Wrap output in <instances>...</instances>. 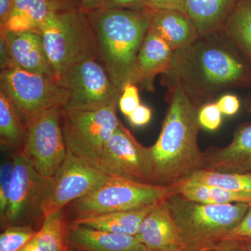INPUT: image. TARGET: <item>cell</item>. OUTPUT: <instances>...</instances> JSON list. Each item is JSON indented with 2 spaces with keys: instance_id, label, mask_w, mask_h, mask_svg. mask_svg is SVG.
<instances>
[{
  "instance_id": "1f68e13d",
  "label": "cell",
  "mask_w": 251,
  "mask_h": 251,
  "mask_svg": "<svg viewBox=\"0 0 251 251\" xmlns=\"http://www.w3.org/2000/svg\"><path fill=\"white\" fill-rule=\"evenodd\" d=\"M102 9L145 11L148 9V0H103Z\"/></svg>"
},
{
  "instance_id": "7c38bea8",
  "label": "cell",
  "mask_w": 251,
  "mask_h": 251,
  "mask_svg": "<svg viewBox=\"0 0 251 251\" xmlns=\"http://www.w3.org/2000/svg\"><path fill=\"white\" fill-rule=\"evenodd\" d=\"M100 168L111 176L154 184L151 147L143 146L122 122L104 148Z\"/></svg>"
},
{
  "instance_id": "8992f818",
  "label": "cell",
  "mask_w": 251,
  "mask_h": 251,
  "mask_svg": "<svg viewBox=\"0 0 251 251\" xmlns=\"http://www.w3.org/2000/svg\"><path fill=\"white\" fill-rule=\"evenodd\" d=\"M175 186L143 184L110 176L84 197L71 203L75 219L156 205L176 195Z\"/></svg>"
},
{
  "instance_id": "4fadbf2b",
  "label": "cell",
  "mask_w": 251,
  "mask_h": 251,
  "mask_svg": "<svg viewBox=\"0 0 251 251\" xmlns=\"http://www.w3.org/2000/svg\"><path fill=\"white\" fill-rule=\"evenodd\" d=\"M14 168L11 179L7 209L1 219V228L26 225V220L40 213L43 198L51 179H47L34 170L21 151L13 154Z\"/></svg>"
},
{
  "instance_id": "ffe728a7",
  "label": "cell",
  "mask_w": 251,
  "mask_h": 251,
  "mask_svg": "<svg viewBox=\"0 0 251 251\" xmlns=\"http://www.w3.org/2000/svg\"><path fill=\"white\" fill-rule=\"evenodd\" d=\"M57 0H14L7 21L0 33L31 31L39 33L41 26L51 13L65 9Z\"/></svg>"
},
{
  "instance_id": "83f0119b",
  "label": "cell",
  "mask_w": 251,
  "mask_h": 251,
  "mask_svg": "<svg viewBox=\"0 0 251 251\" xmlns=\"http://www.w3.org/2000/svg\"><path fill=\"white\" fill-rule=\"evenodd\" d=\"M38 230L31 225L6 227L0 235V251H19L35 237Z\"/></svg>"
},
{
  "instance_id": "5b68a950",
  "label": "cell",
  "mask_w": 251,
  "mask_h": 251,
  "mask_svg": "<svg viewBox=\"0 0 251 251\" xmlns=\"http://www.w3.org/2000/svg\"><path fill=\"white\" fill-rule=\"evenodd\" d=\"M46 54L56 80L67 69L89 57H99L93 27L80 7L54 11L41 26Z\"/></svg>"
},
{
  "instance_id": "4316f807",
  "label": "cell",
  "mask_w": 251,
  "mask_h": 251,
  "mask_svg": "<svg viewBox=\"0 0 251 251\" xmlns=\"http://www.w3.org/2000/svg\"><path fill=\"white\" fill-rule=\"evenodd\" d=\"M184 182L216 186L233 192L251 195V173H222L202 169L193 173Z\"/></svg>"
},
{
  "instance_id": "277c9868",
  "label": "cell",
  "mask_w": 251,
  "mask_h": 251,
  "mask_svg": "<svg viewBox=\"0 0 251 251\" xmlns=\"http://www.w3.org/2000/svg\"><path fill=\"white\" fill-rule=\"evenodd\" d=\"M186 251H206L227 239L250 204H206L176 194L167 199Z\"/></svg>"
},
{
  "instance_id": "60d3db41",
  "label": "cell",
  "mask_w": 251,
  "mask_h": 251,
  "mask_svg": "<svg viewBox=\"0 0 251 251\" xmlns=\"http://www.w3.org/2000/svg\"><path fill=\"white\" fill-rule=\"evenodd\" d=\"M65 7H80V0H57Z\"/></svg>"
},
{
  "instance_id": "2e32d148",
  "label": "cell",
  "mask_w": 251,
  "mask_h": 251,
  "mask_svg": "<svg viewBox=\"0 0 251 251\" xmlns=\"http://www.w3.org/2000/svg\"><path fill=\"white\" fill-rule=\"evenodd\" d=\"M204 169L222 173H251V124L234 132L232 141L224 148L211 147L204 151Z\"/></svg>"
},
{
  "instance_id": "9c48e42d",
  "label": "cell",
  "mask_w": 251,
  "mask_h": 251,
  "mask_svg": "<svg viewBox=\"0 0 251 251\" xmlns=\"http://www.w3.org/2000/svg\"><path fill=\"white\" fill-rule=\"evenodd\" d=\"M62 108L50 109L29 120L22 152L34 170L47 179L58 173L67 156L62 122Z\"/></svg>"
},
{
  "instance_id": "52a82bcc",
  "label": "cell",
  "mask_w": 251,
  "mask_h": 251,
  "mask_svg": "<svg viewBox=\"0 0 251 251\" xmlns=\"http://www.w3.org/2000/svg\"><path fill=\"white\" fill-rule=\"evenodd\" d=\"M117 105L62 109L63 133L68 150L99 169L104 148L121 122L117 118Z\"/></svg>"
},
{
  "instance_id": "f6af8a7d",
  "label": "cell",
  "mask_w": 251,
  "mask_h": 251,
  "mask_svg": "<svg viewBox=\"0 0 251 251\" xmlns=\"http://www.w3.org/2000/svg\"><path fill=\"white\" fill-rule=\"evenodd\" d=\"M250 251H251V248H250Z\"/></svg>"
},
{
  "instance_id": "44dd1931",
  "label": "cell",
  "mask_w": 251,
  "mask_h": 251,
  "mask_svg": "<svg viewBox=\"0 0 251 251\" xmlns=\"http://www.w3.org/2000/svg\"><path fill=\"white\" fill-rule=\"evenodd\" d=\"M239 0H186V14L200 36L220 31Z\"/></svg>"
},
{
  "instance_id": "d4e9b609",
  "label": "cell",
  "mask_w": 251,
  "mask_h": 251,
  "mask_svg": "<svg viewBox=\"0 0 251 251\" xmlns=\"http://www.w3.org/2000/svg\"><path fill=\"white\" fill-rule=\"evenodd\" d=\"M176 194L189 201L206 204H251V195L233 192L208 185L181 183L174 186Z\"/></svg>"
},
{
  "instance_id": "ac0fdd59",
  "label": "cell",
  "mask_w": 251,
  "mask_h": 251,
  "mask_svg": "<svg viewBox=\"0 0 251 251\" xmlns=\"http://www.w3.org/2000/svg\"><path fill=\"white\" fill-rule=\"evenodd\" d=\"M175 50L160 38L148 30L137 59L134 84L142 90L154 92V80L171 67Z\"/></svg>"
},
{
  "instance_id": "6da1fadb",
  "label": "cell",
  "mask_w": 251,
  "mask_h": 251,
  "mask_svg": "<svg viewBox=\"0 0 251 251\" xmlns=\"http://www.w3.org/2000/svg\"><path fill=\"white\" fill-rule=\"evenodd\" d=\"M162 79L166 86L179 84L200 108L225 92L251 86V62L220 30L175 51Z\"/></svg>"
},
{
  "instance_id": "f546056e",
  "label": "cell",
  "mask_w": 251,
  "mask_h": 251,
  "mask_svg": "<svg viewBox=\"0 0 251 251\" xmlns=\"http://www.w3.org/2000/svg\"><path fill=\"white\" fill-rule=\"evenodd\" d=\"M198 121L202 128L208 130H216L222 124V112L216 102L203 105L198 111Z\"/></svg>"
},
{
  "instance_id": "ab89813d",
  "label": "cell",
  "mask_w": 251,
  "mask_h": 251,
  "mask_svg": "<svg viewBox=\"0 0 251 251\" xmlns=\"http://www.w3.org/2000/svg\"><path fill=\"white\" fill-rule=\"evenodd\" d=\"M103 4V0H80V8L87 14L102 9Z\"/></svg>"
},
{
  "instance_id": "836d02e7",
  "label": "cell",
  "mask_w": 251,
  "mask_h": 251,
  "mask_svg": "<svg viewBox=\"0 0 251 251\" xmlns=\"http://www.w3.org/2000/svg\"><path fill=\"white\" fill-rule=\"evenodd\" d=\"M251 239V204L242 221L230 232L227 239Z\"/></svg>"
},
{
  "instance_id": "7a4b0ae2",
  "label": "cell",
  "mask_w": 251,
  "mask_h": 251,
  "mask_svg": "<svg viewBox=\"0 0 251 251\" xmlns=\"http://www.w3.org/2000/svg\"><path fill=\"white\" fill-rule=\"evenodd\" d=\"M168 108L156 143L151 146L155 185L174 186L204 168L198 145L201 126L198 108L177 83L166 85Z\"/></svg>"
},
{
  "instance_id": "b9f144b4",
  "label": "cell",
  "mask_w": 251,
  "mask_h": 251,
  "mask_svg": "<svg viewBox=\"0 0 251 251\" xmlns=\"http://www.w3.org/2000/svg\"><path fill=\"white\" fill-rule=\"evenodd\" d=\"M244 106H245L248 113L251 115V92L246 97L245 100H244Z\"/></svg>"
},
{
  "instance_id": "d6a6232c",
  "label": "cell",
  "mask_w": 251,
  "mask_h": 251,
  "mask_svg": "<svg viewBox=\"0 0 251 251\" xmlns=\"http://www.w3.org/2000/svg\"><path fill=\"white\" fill-rule=\"evenodd\" d=\"M216 103L222 114L227 116L237 114L241 106L240 100L233 94H225L220 97Z\"/></svg>"
},
{
  "instance_id": "30bf717a",
  "label": "cell",
  "mask_w": 251,
  "mask_h": 251,
  "mask_svg": "<svg viewBox=\"0 0 251 251\" xmlns=\"http://www.w3.org/2000/svg\"><path fill=\"white\" fill-rule=\"evenodd\" d=\"M57 82L67 91V101L63 109L94 108L119 103L122 94L97 57L74 64Z\"/></svg>"
},
{
  "instance_id": "3957f363",
  "label": "cell",
  "mask_w": 251,
  "mask_h": 251,
  "mask_svg": "<svg viewBox=\"0 0 251 251\" xmlns=\"http://www.w3.org/2000/svg\"><path fill=\"white\" fill-rule=\"evenodd\" d=\"M87 14L99 60L112 82L121 91L127 84H134L137 59L150 28L148 9H100Z\"/></svg>"
},
{
  "instance_id": "cb8c5ba5",
  "label": "cell",
  "mask_w": 251,
  "mask_h": 251,
  "mask_svg": "<svg viewBox=\"0 0 251 251\" xmlns=\"http://www.w3.org/2000/svg\"><path fill=\"white\" fill-rule=\"evenodd\" d=\"M221 31L251 62V0H239Z\"/></svg>"
},
{
  "instance_id": "7402d4cb",
  "label": "cell",
  "mask_w": 251,
  "mask_h": 251,
  "mask_svg": "<svg viewBox=\"0 0 251 251\" xmlns=\"http://www.w3.org/2000/svg\"><path fill=\"white\" fill-rule=\"evenodd\" d=\"M156 205L77 218L72 223L107 232L135 236L143 220Z\"/></svg>"
},
{
  "instance_id": "9a60e30c",
  "label": "cell",
  "mask_w": 251,
  "mask_h": 251,
  "mask_svg": "<svg viewBox=\"0 0 251 251\" xmlns=\"http://www.w3.org/2000/svg\"><path fill=\"white\" fill-rule=\"evenodd\" d=\"M0 36L6 42L11 67L56 80L41 34L31 31H9L0 33Z\"/></svg>"
},
{
  "instance_id": "8fae6325",
  "label": "cell",
  "mask_w": 251,
  "mask_h": 251,
  "mask_svg": "<svg viewBox=\"0 0 251 251\" xmlns=\"http://www.w3.org/2000/svg\"><path fill=\"white\" fill-rule=\"evenodd\" d=\"M110 176L68 150L65 161L52 178L41 201L40 212L43 221L92 192Z\"/></svg>"
},
{
  "instance_id": "7bdbcfd3",
  "label": "cell",
  "mask_w": 251,
  "mask_h": 251,
  "mask_svg": "<svg viewBox=\"0 0 251 251\" xmlns=\"http://www.w3.org/2000/svg\"><path fill=\"white\" fill-rule=\"evenodd\" d=\"M19 251H34L31 241L29 244H27L25 247H23V249H21Z\"/></svg>"
},
{
  "instance_id": "d590c367",
  "label": "cell",
  "mask_w": 251,
  "mask_h": 251,
  "mask_svg": "<svg viewBox=\"0 0 251 251\" xmlns=\"http://www.w3.org/2000/svg\"><path fill=\"white\" fill-rule=\"evenodd\" d=\"M134 126H143L148 125L151 118V110L145 105H140L128 117Z\"/></svg>"
},
{
  "instance_id": "d6986e66",
  "label": "cell",
  "mask_w": 251,
  "mask_h": 251,
  "mask_svg": "<svg viewBox=\"0 0 251 251\" xmlns=\"http://www.w3.org/2000/svg\"><path fill=\"white\" fill-rule=\"evenodd\" d=\"M149 30L166 41L175 51L188 47L199 38L197 29L189 17L174 10L148 9Z\"/></svg>"
},
{
  "instance_id": "f35d334b",
  "label": "cell",
  "mask_w": 251,
  "mask_h": 251,
  "mask_svg": "<svg viewBox=\"0 0 251 251\" xmlns=\"http://www.w3.org/2000/svg\"><path fill=\"white\" fill-rule=\"evenodd\" d=\"M0 68L1 71L11 67L9 53L4 38L0 36Z\"/></svg>"
},
{
  "instance_id": "484cf974",
  "label": "cell",
  "mask_w": 251,
  "mask_h": 251,
  "mask_svg": "<svg viewBox=\"0 0 251 251\" xmlns=\"http://www.w3.org/2000/svg\"><path fill=\"white\" fill-rule=\"evenodd\" d=\"M67 226L63 209L44 219L31 240L34 251H67Z\"/></svg>"
},
{
  "instance_id": "5bb4252c",
  "label": "cell",
  "mask_w": 251,
  "mask_h": 251,
  "mask_svg": "<svg viewBox=\"0 0 251 251\" xmlns=\"http://www.w3.org/2000/svg\"><path fill=\"white\" fill-rule=\"evenodd\" d=\"M135 237L148 250L186 251L167 200L158 203L149 213Z\"/></svg>"
},
{
  "instance_id": "f1b7e54d",
  "label": "cell",
  "mask_w": 251,
  "mask_h": 251,
  "mask_svg": "<svg viewBox=\"0 0 251 251\" xmlns=\"http://www.w3.org/2000/svg\"><path fill=\"white\" fill-rule=\"evenodd\" d=\"M14 168V157L1 163L0 167V219L4 217L7 209L11 179Z\"/></svg>"
},
{
  "instance_id": "8d00e7d4",
  "label": "cell",
  "mask_w": 251,
  "mask_h": 251,
  "mask_svg": "<svg viewBox=\"0 0 251 251\" xmlns=\"http://www.w3.org/2000/svg\"><path fill=\"white\" fill-rule=\"evenodd\" d=\"M206 251H244L238 239H226L221 241L215 247Z\"/></svg>"
},
{
  "instance_id": "74e56055",
  "label": "cell",
  "mask_w": 251,
  "mask_h": 251,
  "mask_svg": "<svg viewBox=\"0 0 251 251\" xmlns=\"http://www.w3.org/2000/svg\"><path fill=\"white\" fill-rule=\"evenodd\" d=\"M14 1V0H0V27H3L7 21Z\"/></svg>"
},
{
  "instance_id": "4dcf8cb0",
  "label": "cell",
  "mask_w": 251,
  "mask_h": 251,
  "mask_svg": "<svg viewBox=\"0 0 251 251\" xmlns=\"http://www.w3.org/2000/svg\"><path fill=\"white\" fill-rule=\"evenodd\" d=\"M138 90V86L130 82L126 85L122 91L118 105L122 113L127 117L140 105Z\"/></svg>"
},
{
  "instance_id": "ee69618b",
  "label": "cell",
  "mask_w": 251,
  "mask_h": 251,
  "mask_svg": "<svg viewBox=\"0 0 251 251\" xmlns=\"http://www.w3.org/2000/svg\"><path fill=\"white\" fill-rule=\"evenodd\" d=\"M146 251H186L185 250H177V251H151V250H148Z\"/></svg>"
},
{
  "instance_id": "e0dca14e",
  "label": "cell",
  "mask_w": 251,
  "mask_h": 251,
  "mask_svg": "<svg viewBox=\"0 0 251 251\" xmlns=\"http://www.w3.org/2000/svg\"><path fill=\"white\" fill-rule=\"evenodd\" d=\"M68 247L77 251H146L135 236L100 230L74 223L68 225Z\"/></svg>"
},
{
  "instance_id": "603a6c76",
  "label": "cell",
  "mask_w": 251,
  "mask_h": 251,
  "mask_svg": "<svg viewBox=\"0 0 251 251\" xmlns=\"http://www.w3.org/2000/svg\"><path fill=\"white\" fill-rule=\"evenodd\" d=\"M27 136V125L11 100L0 90V144L1 148L22 151Z\"/></svg>"
},
{
  "instance_id": "e575fe53",
  "label": "cell",
  "mask_w": 251,
  "mask_h": 251,
  "mask_svg": "<svg viewBox=\"0 0 251 251\" xmlns=\"http://www.w3.org/2000/svg\"><path fill=\"white\" fill-rule=\"evenodd\" d=\"M186 0H148V9L174 10L186 14Z\"/></svg>"
},
{
  "instance_id": "ba28073f",
  "label": "cell",
  "mask_w": 251,
  "mask_h": 251,
  "mask_svg": "<svg viewBox=\"0 0 251 251\" xmlns=\"http://www.w3.org/2000/svg\"><path fill=\"white\" fill-rule=\"evenodd\" d=\"M0 90L12 101L27 124L41 112L63 108L67 91L54 79L11 67L0 73Z\"/></svg>"
}]
</instances>
